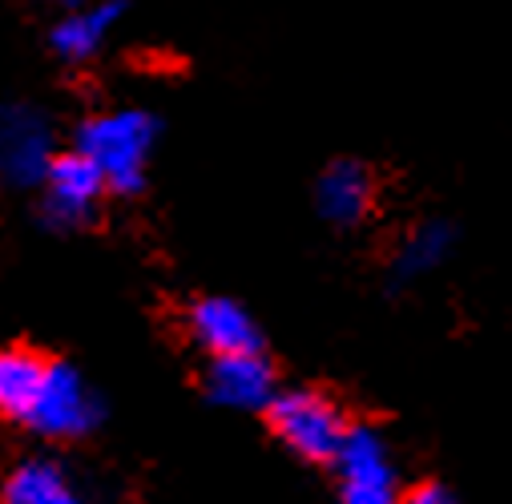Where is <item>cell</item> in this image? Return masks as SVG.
<instances>
[{"label":"cell","instance_id":"obj_11","mask_svg":"<svg viewBox=\"0 0 512 504\" xmlns=\"http://www.w3.org/2000/svg\"><path fill=\"white\" fill-rule=\"evenodd\" d=\"M456 250V222L452 218H420L416 226H408L392 250V263H388V275H392V287L396 291H408L412 283H424L432 279Z\"/></svg>","mask_w":512,"mask_h":504},{"label":"cell","instance_id":"obj_1","mask_svg":"<svg viewBox=\"0 0 512 504\" xmlns=\"http://www.w3.org/2000/svg\"><path fill=\"white\" fill-rule=\"evenodd\" d=\"M162 138V121L142 105H113L73 125V150H81L105 178L113 198H134L146 190L150 162Z\"/></svg>","mask_w":512,"mask_h":504},{"label":"cell","instance_id":"obj_8","mask_svg":"<svg viewBox=\"0 0 512 504\" xmlns=\"http://www.w3.org/2000/svg\"><path fill=\"white\" fill-rule=\"evenodd\" d=\"M186 335L194 347L214 359V355H242V351H263L267 335L238 299L230 295H198L186 307Z\"/></svg>","mask_w":512,"mask_h":504},{"label":"cell","instance_id":"obj_5","mask_svg":"<svg viewBox=\"0 0 512 504\" xmlns=\"http://www.w3.org/2000/svg\"><path fill=\"white\" fill-rule=\"evenodd\" d=\"M57 158V134L45 109L13 101L0 105V182L13 190H37Z\"/></svg>","mask_w":512,"mask_h":504},{"label":"cell","instance_id":"obj_12","mask_svg":"<svg viewBox=\"0 0 512 504\" xmlns=\"http://www.w3.org/2000/svg\"><path fill=\"white\" fill-rule=\"evenodd\" d=\"M0 504H89V492L57 456H25L0 480Z\"/></svg>","mask_w":512,"mask_h":504},{"label":"cell","instance_id":"obj_6","mask_svg":"<svg viewBox=\"0 0 512 504\" xmlns=\"http://www.w3.org/2000/svg\"><path fill=\"white\" fill-rule=\"evenodd\" d=\"M279 371L263 351H242V355H214L202 367V392L214 408L226 412H250V416H263L267 404L279 392Z\"/></svg>","mask_w":512,"mask_h":504},{"label":"cell","instance_id":"obj_2","mask_svg":"<svg viewBox=\"0 0 512 504\" xmlns=\"http://www.w3.org/2000/svg\"><path fill=\"white\" fill-rule=\"evenodd\" d=\"M263 424L275 436V444H283L295 460L331 468L355 420L331 392L315 384H295L275 392V400L263 412Z\"/></svg>","mask_w":512,"mask_h":504},{"label":"cell","instance_id":"obj_14","mask_svg":"<svg viewBox=\"0 0 512 504\" xmlns=\"http://www.w3.org/2000/svg\"><path fill=\"white\" fill-rule=\"evenodd\" d=\"M45 5H61V9H73V5H81V0H45Z\"/></svg>","mask_w":512,"mask_h":504},{"label":"cell","instance_id":"obj_10","mask_svg":"<svg viewBox=\"0 0 512 504\" xmlns=\"http://www.w3.org/2000/svg\"><path fill=\"white\" fill-rule=\"evenodd\" d=\"M125 17V0H93V5H73L49 25V53L61 65H85L101 57L109 37Z\"/></svg>","mask_w":512,"mask_h":504},{"label":"cell","instance_id":"obj_3","mask_svg":"<svg viewBox=\"0 0 512 504\" xmlns=\"http://www.w3.org/2000/svg\"><path fill=\"white\" fill-rule=\"evenodd\" d=\"M37 194V222L49 234H77L85 230L97 214L101 202L113 198L101 170L81 154V150H57L45 182L33 190Z\"/></svg>","mask_w":512,"mask_h":504},{"label":"cell","instance_id":"obj_13","mask_svg":"<svg viewBox=\"0 0 512 504\" xmlns=\"http://www.w3.org/2000/svg\"><path fill=\"white\" fill-rule=\"evenodd\" d=\"M404 504H460V500L444 480H420V484L408 488Z\"/></svg>","mask_w":512,"mask_h":504},{"label":"cell","instance_id":"obj_4","mask_svg":"<svg viewBox=\"0 0 512 504\" xmlns=\"http://www.w3.org/2000/svg\"><path fill=\"white\" fill-rule=\"evenodd\" d=\"M331 472H335L339 504H404L408 496V488L400 484V468L388 448V436L359 420L351 424Z\"/></svg>","mask_w":512,"mask_h":504},{"label":"cell","instance_id":"obj_7","mask_svg":"<svg viewBox=\"0 0 512 504\" xmlns=\"http://www.w3.org/2000/svg\"><path fill=\"white\" fill-rule=\"evenodd\" d=\"M315 210L335 230H359L379 210V174L363 158H331L315 178Z\"/></svg>","mask_w":512,"mask_h":504},{"label":"cell","instance_id":"obj_9","mask_svg":"<svg viewBox=\"0 0 512 504\" xmlns=\"http://www.w3.org/2000/svg\"><path fill=\"white\" fill-rule=\"evenodd\" d=\"M57 359L61 355H49V351H37L25 343L0 347V420L29 432V424L49 392Z\"/></svg>","mask_w":512,"mask_h":504}]
</instances>
